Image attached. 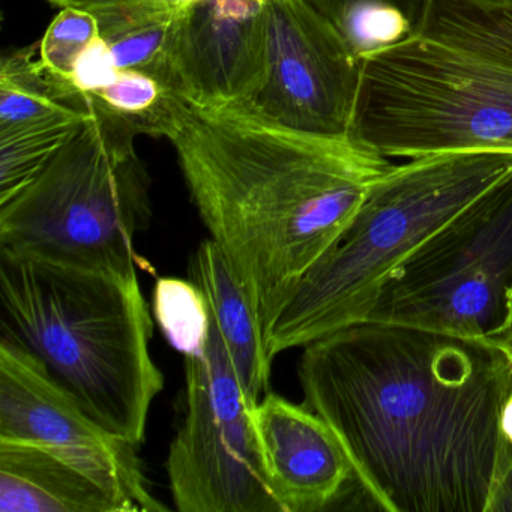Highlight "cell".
I'll return each mask as SVG.
<instances>
[{"label": "cell", "instance_id": "6da1fadb", "mask_svg": "<svg viewBox=\"0 0 512 512\" xmlns=\"http://www.w3.org/2000/svg\"><path fill=\"white\" fill-rule=\"evenodd\" d=\"M304 404L388 512H485L512 361L488 340L365 322L302 347Z\"/></svg>", "mask_w": 512, "mask_h": 512}, {"label": "cell", "instance_id": "7a4b0ae2", "mask_svg": "<svg viewBox=\"0 0 512 512\" xmlns=\"http://www.w3.org/2000/svg\"><path fill=\"white\" fill-rule=\"evenodd\" d=\"M158 137L172 142L200 218L263 334L392 166L352 139L304 136L238 107L202 109L172 91Z\"/></svg>", "mask_w": 512, "mask_h": 512}, {"label": "cell", "instance_id": "3957f363", "mask_svg": "<svg viewBox=\"0 0 512 512\" xmlns=\"http://www.w3.org/2000/svg\"><path fill=\"white\" fill-rule=\"evenodd\" d=\"M350 139L383 158L512 151V10L427 0L409 34L362 53Z\"/></svg>", "mask_w": 512, "mask_h": 512}, {"label": "cell", "instance_id": "277c9868", "mask_svg": "<svg viewBox=\"0 0 512 512\" xmlns=\"http://www.w3.org/2000/svg\"><path fill=\"white\" fill-rule=\"evenodd\" d=\"M0 326L107 431L137 448L145 442L164 376L139 274L0 250Z\"/></svg>", "mask_w": 512, "mask_h": 512}, {"label": "cell", "instance_id": "5b68a950", "mask_svg": "<svg viewBox=\"0 0 512 512\" xmlns=\"http://www.w3.org/2000/svg\"><path fill=\"white\" fill-rule=\"evenodd\" d=\"M511 170L512 151L499 149L439 152L389 167L269 326V358L364 323L410 254Z\"/></svg>", "mask_w": 512, "mask_h": 512}, {"label": "cell", "instance_id": "8992f818", "mask_svg": "<svg viewBox=\"0 0 512 512\" xmlns=\"http://www.w3.org/2000/svg\"><path fill=\"white\" fill-rule=\"evenodd\" d=\"M46 167L0 205V250L116 274L148 266L136 238L152 217L136 128L101 109Z\"/></svg>", "mask_w": 512, "mask_h": 512}, {"label": "cell", "instance_id": "52a82bcc", "mask_svg": "<svg viewBox=\"0 0 512 512\" xmlns=\"http://www.w3.org/2000/svg\"><path fill=\"white\" fill-rule=\"evenodd\" d=\"M511 290L512 170L410 254L365 322L487 340Z\"/></svg>", "mask_w": 512, "mask_h": 512}, {"label": "cell", "instance_id": "ba28073f", "mask_svg": "<svg viewBox=\"0 0 512 512\" xmlns=\"http://www.w3.org/2000/svg\"><path fill=\"white\" fill-rule=\"evenodd\" d=\"M256 404L212 322L208 346L185 356V413L167 457L181 512H284L263 460Z\"/></svg>", "mask_w": 512, "mask_h": 512}, {"label": "cell", "instance_id": "9c48e42d", "mask_svg": "<svg viewBox=\"0 0 512 512\" xmlns=\"http://www.w3.org/2000/svg\"><path fill=\"white\" fill-rule=\"evenodd\" d=\"M266 70L238 109L304 136L349 140L361 55L307 0H266Z\"/></svg>", "mask_w": 512, "mask_h": 512}, {"label": "cell", "instance_id": "30bf717a", "mask_svg": "<svg viewBox=\"0 0 512 512\" xmlns=\"http://www.w3.org/2000/svg\"><path fill=\"white\" fill-rule=\"evenodd\" d=\"M0 440L44 446L115 488L133 512L167 511L137 446L107 431L28 350L0 337Z\"/></svg>", "mask_w": 512, "mask_h": 512}, {"label": "cell", "instance_id": "8fae6325", "mask_svg": "<svg viewBox=\"0 0 512 512\" xmlns=\"http://www.w3.org/2000/svg\"><path fill=\"white\" fill-rule=\"evenodd\" d=\"M266 0H199L173 28L160 82L202 109L238 106L265 79Z\"/></svg>", "mask_w": 512, "mask_h": 512}, {"label": "cell", "instance_id": "7c38bea8", "mask_svg": "<svg viewBox=\"0 0 512 512\" xmlns=\"http://www.w3.org/2000/svg\"><path fill=\"white\" fill-rule=\"evenodd\" d=\"M254 422L275 496L284 512H319L353 481L352 466L328 424L304 403L274 392L254 407Z\"/></svg>", "mask_w": 512, "mask_h": 512}, {"label": "cell", "instance_id": "4fadbf2b", "mask_svg": "<svg viewBox=\"0 0 512 512\" xmlns=\"http://www.w3.org/2000/svg\"><path fill=\"white\" fill-rule=\"evenodd\" d=\"M0 512H133L103 479L40 445L0 440Z\"/></svg>", "mask_w": 512, "mask_h": 512}, {"label": "cell", "instance_id": "5bb4252c", "mask_svg": "<svg viewBox=\"0 0 512 512\" xmlns=\"http://www.w3.org/2000/svg\"><path fill=\"white\" fill-rule=\"evenodd\" d=\"M190 280L205 293L212 322L248 398L259 403L268 392L272 359L265 334L244 286L211 238L203 241L190 262Z\"/></svg>", "mask_w": 512, "mask_h": 512}, {"label": "cell", "instance_id": "9a60e30c", "mask_svg": "<svg viewBox=\"0 0 512 512\" xmlns=\"http://www.w3.org/2000/svg\"><path fill=\"white\" fill-rule=\"evenodd\" d=\"M40 46L8 53L0 65V133L89 116L92 98L37 59Z\"/></svg>", "mask_w": 512, "mask_h": 512}, {"label": "cell", "instance_id": "2e32d148", "mask_svg": "<svg viewBox=\"0 0 512 512\" xmlns=\"http://www.w3.org/2000/svg\"><path fill=\"white\" fill-rule=\"evenodd\" d=\"M100 38L118 70L143 71L160 80L173 28L185 8L178 0H95Z\"/></svg>", "mask_w": 512, "mask_h": 512}, {"label": "cell", "instance_id": "e0dca14e", "mask_svg": "<svg viewBox=\"0 0 512 512\" xmlns=\"http://www.w3.org/2000/svg\"><path fill=\"white\" fill-rule=\"evenodd\" d=\"M331 20L359 55L395 43L412 31L427 0H307Z\"/></svg>", "mask_w": 512, "mask_h": 512}, {"label": "cell", "instance_id": "ac0fdd59", "mask_svg": "<svg viewBox=\"0 0 512 512\" xmlns=\"http://www.w3.org/2000/svg\"><path fill=\"white\" fill-rule=\"evenodd\" d=\"M89 116L0 133V205L25 188L73 139Z\"/></svg>", "mask_w": 512, "mask_h": 512}, {"label": "cell", "instance_id": "d6986e66", "mask_svg": "<svg viewBox=\"0 0 512 512\" xmlns=\"http://www.w3.org/2000/svg\"><path fill=\"white\" fill-rule=\"evenodd\" d=\"M152 314L170 346L182 355H197L208 346L211 310L205 293L190 278H158L152 292Z\"/></svg>", "mask_w": 512, "mask_h": 512}, {"label": "cell", "instance_id": "ffe728a7", "mask_svg": "<svg viewBox=\"0 0 512 512\" xmlns=\"http://www.w3.org/2000/svg\"><path fill=\"white\" fill-rule=\"evenodd\" d=\"M169 92L151 74L118 70L109 85L88 95L101 109L133 125L137 133L158 137Z\"/></svg>", "mask_w": 512, "mask_h": 512}, {"label": "cell", "instance_id": "44dd1931", "mask_svg": "<svg viewBox=\"0 0 512 512\" xmlns=\"http://www.w3.org/2000/svg\"><path fill=\"white\" fill-rule=\"evenodd\" d=\"M98 40L100 28L94 14L83 8H62L41 41V62L73 82L80 59Z\"/></svg>", "mask_w": 512, "mask_h": 512}, {"label": "cell", "instance_id": "7402d4cb", "mask_svg": "<svg viewBox=\"0 0 512 512\" xmlns=\"http://www.w3.org/2000/svg\"><path fill=\"white\" fill-rule=\"evenodd\" d=\"M485 512H512V445L503 439Z\"/></svg>", "mask_w": 512, "mask_h": 512}, {"label": "cell", "instance_id": "603a6c76", "mask_svg": "<svg viewBox=\"0 0 512 512\" xmlns=\"http://www.w3.org/2000/svg\"><path fill=\"white\" fill-rule=\"evenodd\" d=\"M487 340L500 347L512 361V290L509 292L508 302H506L505 320Z\"/></svg>", "mask_w": 512, "mask_h": 512}, {"label": "cell", "instance_id": "cb8c5ba5", "mask_svg": "<svg viewBox=\"0 0 512 512\" xmlns=\"http://www.w3.org/2000/svg\"><path fill=\"white\" fill-rule=\"evenodd\" d=\"M500 430H502L503 439L512 445V392L503 406L502 416H500Z\"/></svg>", "mask_w": 512, "mask_h": 512}, {"label": "cell", "instance_id": "d4e9b609", "mask_svg": "<svg viewBox=\"0 0 512 512\" xmlns=\"http://www.w3.org/2000/svg\"><path fill=\"white\" fill-rule=\"evenodd\" d=\"M478 7L494 8V10H512V0H466Z\"/></svg>", "mask_w": 512, "mask_h": 512}, {"label": "cell", "instance_id": "484cf974", "mask_svg": "<svg viewBox=\"0 0 512 512\" xmlns=\"http://www.w3.org/2000/svg\"><path fill=\"white\" fill-rule=\"evenodd\" d=\"M47 2L58 8H86L95 0H47Z\"/></svg>", "mask_w": 512, "mask_h": 512}]
</instances>
